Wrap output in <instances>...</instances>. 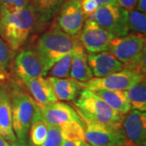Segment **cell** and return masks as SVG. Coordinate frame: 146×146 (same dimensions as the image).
Instances as JSON below:
<instances>
[{"mask_svg":"<svg viewBox=\"0 0 146 146\" xmlns=\"http://www.w3.org/2000/svg\"><path fill=\"white\" fill-rule=\"evenodd\" d=\"M136 3L137 0H116L117 5L127 11L136 9Z\"/></svg>","mask_w":146,"mask_h":146,"instance_id":"cell-30","label":"cell"},{"mask_svg":"<svg viewBox=\"0 0 146 146\" xmlns=\"http://www.w3.org/2000/svg\"><path fill=\"white\" fill-rule=\"evenodd\" d=\"M84 141L92 146H125L121 131L118 128L81 120Z\"/></svg>","mask_w":146,"mask_h":146,"instance_id":"cell-10","label":"cell"},{"mask_svg":"<svg viewBox=\"0 0 146 146\" xmlns=\"http://www.w3.org/2000/svg\"><path fill=\"white\" fill-rule=\"evenodd\" d=\"M136 10L140 12L145 13L146 12V0H137L136 6Z\"/></svg>","mask_w":146,"mask_h":146,"instance_id":"cell-31","label":"cell"},{"mask_svg":"<svg viewBox=\"0 0 146 146\" xmlns=\"http://www.w3.org/2000/svg\"><path fill=\"white\" fill-rule=\"evenodd\" d=\"M80 146H92L91 145H89V143H87L85 141H80Z\"/></svg>","mask_w":146,"mask_h":146,"instance_id":"cell-36","label":"cell"},{"mask_svg":"<svg viewBox=\"0 0 146 146\" xmlns=\"http://www.w3.org/2000/svg\"><path fill=\"white\" fill-rule=\"evenodd\" d=\"M88 63L93 75L97 78L105 77L122 71L124 68L123 63L107 51L89 53L88 54Z\"/></svg>","mask_w":146,"mask_h":146,"instance_id":"cell-13","label":"cell"},{"mask_svg":"<svg viewBox=\"0 0 146 146\" xmlns=\"http://www.w3.org/2000/svg\"><path fill=\"white\" fill-rule=\"evenodd\" d=\"M145 79V74L136 71L123 69L105 77H93L86 82H78L79 88L97 91L101 89L107 90H127L133 85Z\"/></svg>","mask_w":146,"mask_h":146,"instance_id":"cell-6","label":"cell"},{"mask_svg":"<svg viewBox=\"0 0 146 146\" xmlns=\"http://www.w3.org/2000/svg\"><path fill=\"white\" fill-rule=\"evenodd\" d=\"M48 81L52 86L57 100L73 101L76 98L79 88L77 80L72 78H56L49 76Z\"/></svg>","mask_w":146,"mask_h":146,"instance_id":"cell-18","label":"cell"},{"mask_svg":"<svg viewBox=\"0 0 146 146\" xmlns=\"http://www.w3.org/2000/svg\"><path fill=\"white\" fill-rule=\"evenodd\" d=\"M80 2L85 19L94 16L95 11L99 7V4L95 0H80Z\"/></svg>","mask_w":146,"mask_h":146,"instance_id":"cell-29","label":"cell"},{"mask_svg":"<svg viewBox=\"0 0 146 146\" xmlns=\"http://www.w3.org/2000/svg\"><path fill=\"white\" fill-rule=\"evenodd\" d=\"M22 83L31 94L32 98H33L39 109L48 106L58 101L51 84L44 76L25 80Z\"/></svg>","mask_w":146,"mask_h":146,"instance_id":"cell-14","label":"cell"},{"mask_svg":"<svg viewBox=\"0 0 146 146\" xmlns=\"http://www.w3.org/2000/svg\"><path fill=\"white\" fill-rule=\"evenodd\" d=\"M65 0H31L30 5L34 11L36 21L45 25L57 14Z\"/></svg>","mask_w":146,"mask_h":146,"instance_id":"cell-20","label":"cell"},{"mask_svg":"<svg viewBox=\"0 0 146 146\" xmlns=\"http://www.w3.org/2000/svg\"><path fill=\"white\" fill-rule=\"evenodd\" d=\"M31 0H0V14H9L23 10Z\"/></svg>","mask_w":146,"mask_h":146,"instance_id":"cell-27","label":"cell"},{"mask_svg":"<svg viewBox=\"0 0 146 146\" xmlns=\"http://www.w3.org/2000/svg\"><path fill=\"white\" fill-rule=\"evenodd\" d=\"M127 12L117 4L109 3L99 6L93 17L100 27L117 37L129 34Z\"/></svg>","mask_w":146,"mask_h":146,"instance_id":"cell-7","label":"cell"},{"mask_svg":"<svg viewBox=\"0 0 146 146\" xmlns=\"http://www.w3.org/2000/svg\"><path fill=\"white\" fill-rule=\"evenodd\" d=\"M12 126L16 138L26 141L36 104L26 93L19 89L10 92Z\"/></svg>","mask_w":146,"mask_h":146,"instance_id":"cell-5","label":"cell"},{"mask_svg":"<svg viewBox=\"0 0 146 146\" xmlns=\"http://www.w3.org/2000/svg\"><path fill=\"white\" fill-rule=\"evenodd\" d=\"M85 20L80 0H67L60 7L58 27L68 35L76 36L81 31Z\"/></svg>","mask_w":146,"mask_h":146,"instance_id":"cell-11","label":"cell"},{"mask_svg":"<svg viewBox=\"0 0 146 146\" xmlns=\"http://www.w3.org/2000/svg\"><path fill=\"white\" fill-rule=\"evenodd\" d=\"M74 106L81 120L120 129L123 115L111 108L93 91L84 89Z\"/></svg>","mask_w":146,"mask_h":146,"instance_id":"cell-1","label":"cell"},{"mask_svg":"<svg viewBox=\"0 0 146 146\" xmlns=\"http://www.w3.org/2000/svg\"><path fill=\"white\" fill-rule=\"evenodd\" d=\"M63 140L70 141H84V130L82 123L68 121L58 126Z\"/></svg>","mask_w":146,"mask_h":146,"instance_id":"cell-24","label":"cell"},{"mask_svg":"<svg viewBox=\"0 0 146 146\" xmlns=\"http://www.w3.org/2000/svg\"><path fill=\"white\" fill-rule=\"evenodd\" d=\"M49 130V125L43 118L39 107L36 106L31 125L29 130V145L40 146L45 141Z\"/></svg>","mask_w":146,"mask_h":146,"instance_id":"cell-21","label":"cell"},{"mask_svg":"<svg viewBox=\"0 0 146 146\" xmlns=\"http://www.w3.org/2000/svg\"><path fill=\"white\" fill-rule=\"evenodd\" d=\"M69 76L79 82H86L94 77L88 63V54L80 42L77 44L73 51L72 63Z\"/></svg>","mask_w":146,"mask_h":146,"instance_id":"cell-17","label":"cell"},{"mask_svg":"<svg viewBox=\"0 0 146 146\" xmlns=\"http://www.w3.org/2000/svg\"><path fill=\"white\" fill-rule=\"evenodd\" d=\"M73 51L62 58L50 68V70L48 72L50 76L56 77V78H68L69 77L72 63Z\"/></svg>","mask_w":146,"mask_h":146,"instance_id":"cell-25","label":"cell"},{"mask_svg":"<svg viewBox=\"0 0 146 146\" xmlns=\"http://www.w3.org/2000/svg\"><path fill=\"white\" fill-rule=\"evenodd\" d=\"M120 131L125 146H145V112L131 109L127 114L123 115Z\"/></svg>","mask_w":146,"mask_h":146,"instance_id":"cell-9","label":"cell"},{"mask_svg":"<svg viewBox=\"0 0 146 146\" xmlns=\"http://www.w3.org/2000/svg\"><path fill=\"white\" fill-rule=\"evenodd\" d=\"M0 146H11V144L5 139L0 136Z\"/></svg>","mask_w":146,"mask_h":146,"instance_id":"cell-35","label":"cell"},{"mask_svg":"<svg viewBox=\"0 0 146 146\" xmlns=\"http://www.w3.org/2000/svg\"><path fill=\"white\" fill-rule=\"evenodd\" d=\"M115 110L125 115L131 110L128 98L125 90H107L101 89L93 91Z\"/></svg>","mask_w":146,"mask_h":146,"instance_id":"cell-19","label":"cell"},{"mask_svg":"<svg viewBox=\"0 0 146 146\" xmlns=\"http://www.w3.org/2000/svg\"><path fill=\"white\" fill-rule=\"evenodd\" d=\"M131 109L145 112L146 110V83L143 79L139 83L126 90Z\"/></svg>","mask_w":146,"mask_h":146,"instance_id":"cell-22","label":"cell"},{"mask_svg":"<svg viewBox=\"0 0 146 146\" xmlns=\"http://www.w3.org/2000/svg\"><path fill=\"white\" fill-rule=\"evenodd\" d=\"M99 6L104 5V4H117L116 3V0H95Z\"/></svg>","mask_w":146,"mask_h":146,"instance_id":"cell-34","label":"cell"},{"mask_svg":"<svg viewBox=\"0 0 146 146\" xmlns=\"http://www.w3.org/2000/svg\"><path fill=\"white\" fill-rule=\"evenodd\" d=\"M106 51L123 63V69L145 74V36L131 33L117 36Z\"/></svg>","mask_w":146,"mask_h":146,"instance_id":"cell-4","label":"cell"},{"mask_svg":"<svg viewBox=\"0 0 146 146\" xmlns=\"http://www.w3.org/2000/svg\"><path fill=\"white\" fill-rule=\"evenodd\" d=\"M79 41L85 50L89 53L106 51L110 43L116 36L100 27L94 17L88 18L80 33Z\"/></svg>","mask_w":146,"mask_h":146,"instance_id":"cell-8","label":"cell"},{"mask_svg":"<svg viewBox=\"0 0 146 146\" xmlns=\"http://www.w3.org/2000/svg\"><path fill=\"white\" fill-rule=\"evenodd\" d=\"M40 111L48 125L59 126L68 121L82 123L76 110L70 105L61 102L57 101L48 106L40 109Z\"/></svg>","mask_w":146,"mask_h":146,"instance_id":"cell-15","label":"cell"},{"mask_svg":"<svg viewBox=\"0 0 146 146\" xmlns=\"http://www.w3.org/2000/svg\"><path fill=\"white\" fill-rule=\"evenodd\" d=\"M11 146H29L26 143V141H23L16 138V141L11 142Z\"/></svg>","mask_w":146,"mask_h":146,"instance_id":"cell-32","label":"cell"},{"mask_svg":"<svg viewBox=\"0 0 146 146\" xmlns=\"http://www.w3.org/2000/svg\"><path fill=\"white\" fill-rule=\"evenodd\" d=\"M80 41L68 35L58 27H54L42 34L37 42L36 52L42 59L46 72L65 55L72 52Z\"/></svg>","mask_w":146,"mask_h":146,"instance_id":"cell-3","label":"cell"},{"mask_svg":"<svg viewBox=\"0 0 146 146\" xmlns=\"http://www.w3.org/2000/svg\"><path fill=\"white\" fill-rule=\"evenodd\" d=\"M36 22L30 4L17 12L0 14V37L11 50H17L26 42Z\"/></svg>","mask_w":146,"mask_h":146,"instance_id":"cell-2","label":"cell"},{"mask_svg":"<svg viewBox=\"0 0 146 146\" xmlns=\"http://www.w3.org/2000/svg\"><path fill=\"white\" fill-rule=\"evenodd\" d=\"M15 72L21 82L47 75L36 50H24L20 53L15 59Z\"/></svg>","mask_w":146,"mask_h":146,"instance_id":"cell-12","label":"cell"},{"mask_svg":"<svg viewBox=\"0 0 146 146\" xmlns=\"http://www.w3.org/2000/svg\"><path fill=\"white\" fill-rule=\"evenodd\" d=\"M61 146H80V141H70L63 140L61 143Z\"/></svg>","mask_w":146,"mask_h":146,"instance_id":"cell-33","label":"cell"},{"mask_svg":"<svg viewBox=\"0 0 146 146\" xmlns=\"http://www.w3.org/2000/svg\"><path fill=\"white\" fill-rule=\"evenodd\" d=\"M0 136L8 142L16 140L12 126L10 92L3 84H0Z\"/></svg>","mask_w":146,"mask_h":146,"instance_id":"cell-16","label":"cell"},{"mask_svg":"<svg viewBox=\"0 0 146 146\" xmlns=\"http://www.w3.org/2000/svg\"><path fill=\"white\" fill-rule=\"evenodd\" d=\"M63 138L58 126L49 125V130L45 141L40 146H61Z\"/></svg>","mask_w":146,"mask_h":146,"instance_id":"cell-28","label":"cell"},{"mask_svg":"<svg viewBox=\"0 0 146 146\" xmlns=\"http://www.w3.org/2000/svg\"><path fill=\"white\" fill-rule=\"evenodd\" d=\"M127 22L128 33L145 36L146 16L145 13L138 11L136 9L127 12Z\"/></svg>","mask_w":146,"mask_h":146,"instance_id":"cell-23","label":"cell"},{"mask_svg":"<svg viewBox=\"0 0 146 146\" xmlns=\"http://www.w3.org/2000/svg\"><path fill=\"white\" fill-rule=\"evenodd\" d=\"M12 53L9 46L0 37V80L6 78L10 68Z\"/></svg>","mask_w":146,"mask_h":146,"instance_id":"cell-26","label":"cell"}]
</instances>
